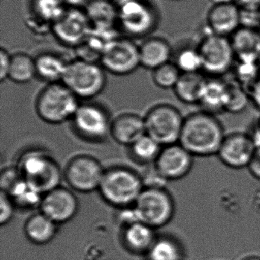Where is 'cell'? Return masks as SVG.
Masks as SVG:
<instances>
[{
	"instance_id": "6da1fadb",
	"label": "cell",
	"mask_w": 260,
	"mask_h": 260,
	"mask_svg": "<svg viewBox=\"0 0 260 260\" xmlns=\"http://www.w3.org/2000/svg\"><path fill=\"white\" fill-rule=\"evenodd\" d=\"M225 136L217 117L200 111L185 117L179 144L193 156L208 157L217 154Z\"/></svg>"
},
{
	"instance_id": "7a4b0ae2",
	"label": "cell",
	"mask_w": 260,
	"mask_h": 260,
	"mask_svg": "<svg viewBox=\"0 0 260 260\" xmlns=\"http://www.w3.org/2000/svg\"><path fill=\"white\" fill-rule=\"evenodd\" d=\"M118 10V30L126 37L141 39L159 26V15L150 0H114Z\"/></svg>"
},
{
	"instance_id": "3957f363",
	"label": "cell",
	"mask_w": 260,
	"mask_h": 260,
	"mask_svg": "<svg viewBox=\"0 0 260 260\" xmlns=\"http://www.w3.org/2000/svg\"><path fill=\"white\" fill-rule=\"evenodd\" d=\"M79 99L62 82L48 83L36 102L38 115L49 124H61L72 120L80 106Z\"/></svg>"
},
{
	"instance_id": "277c9868",
	"label": "cell",
	"mask_w": 260,
	"mask_h": 260,
	"mask_svg": "<svg viewBox=\"0 0 260 260\" xmlns=\"http://www.w3.org/2000/svg\"><path fill=\"white\" fill-rule=\"evenodd\" d=\"M106 72L100 63L76 59L68 62L61 82L79 100H92L106 88Z\"/></svg>"
},
{
	"instance_id": "5b68a950",
	"label": "cell",
	"mask_w": 260,
	"mask_h": 260,
	"mask_svg": "<svg viewBox=\"0 0 260 260\" xmlns=\"http://www.w3.org/2000/svg\"><path fill=\"white\" fill-rule=\"evenodd\" d=\"M143 189L142 179L132 170L124 168L105 171L99 188L106 202L122 208L132 206Z\"/></svg>"
},
{
	"instance_id": "8992f818",
	"label": "cell",
	"mask_w": 260,
	"mask_h": 260,
	"mask_svg": "<svg viewBox=\"0 0 260 260\" xmlns=\"http://www.w3.org/2000/svg\"><path fill=\"white\" fill-rule=\"evenodd\" d=\"M138 221L155 228L168 224L175 214V203L164 187H147L133 205Z\"/></svg>"
},
{
	"instance_id": "52a82bcc",
	"label": "cell",
	"mask_w": 260,
	"mask_h": 260,
	"mask_svg": "<svg viewBox=\"0 0 260 260\" xmlns=\"http://www.w3.org/2000/svg\"><path fill=\"white\" fill-rule=\"evenodd\" d=\"M19 170L22 177L43 196L60 187V169L44 152L35 150L25 153L21 158Z\"/></svg>"
},
{
	"instance_id": "ba28073f",
	"label": "cell",
	"mask_w": 260,
	"mask_h": 260,
	"mask_svg": "<svg viewBox=\"0 0 260 260\" xmlns=\"http://www.w3.org/2000/svg\"><path fill=\"white\" fill-rule=\"evenodd\" d=\"M185 117L179 109L168 104L152 108L144 118L146 133L162 147L179 143Z\"/></svg>"
},
{
	"instance_id": "9c48e42d",
	"label": "cell",
	"mask_w": 260,
	"mask_h": 260,
	"mask_svg": "<svg viewBox=\"0 0 260 260\" xmlns=\"http://www.w3.org/2000/svg\"><path fill=\"white\" fill-rule=\"evenodd\" d=\"M202 71L211 77H220L231 71L236 60L231 38L208 32L198 45Z\"/></svg>"
},
{
	"instance_id": "30bf717a",
	"label": "cell",
	"mask_w": 260,
	"mask_h": 260,
	"mask_svg": "<svg viewBox=\"0 0 260 260\" xmlns=\"http://www.w3.org/2000/svg\"><path fill=\"white\" fill-rule=\"evenodd\" d=\"M100 63L113 75H129L141 67L139 45L130 38L118 36L107 45Z\"/></svg>"
},
{
	"instance_id": "8fae6325",
	"label": "cell",
	"mask_w": 260,
	"mask_h": 260,
	"mask_svg": "<svg viewBox=\"0 0 260 260\" xmlns=\"http://www.w3.org/2000/svg\"><path fill=\"white\" fill-rule=\"evenodd\" d=\"M92 28L84 9L67 8L51 32L62 45L75 48L86 40Z\"/></svg>"
},
{
	"instance_id": "7c38bea8",
	"label": "cell",
	"mask_w": 260,
	"mask_h": 260,
	"mask_svg": "<svg viewBox=\"0 0 260 260\" xmlns=\"http://www.w3.org/2000/svg\"><path fill=\"white\" fill-rule=\"evenodd\" d=\"M104 174L101 164L88 156L74 158L65 171V177L70 186L83 193L99 190Z\"/></svg>"
},
{
	"instance_id": "4fadbf2b",
	"label": "cell",
	"mask_w": 260,
	"mask_h": 260,
	"mask_svg": "<svg viewBox=\"0 0 260 260\" xmlns=\"http://www.w3.org/2000/svg\"><path fill=\"white\" fill-rule=\"evenodd\" d=\"M76 131L91 141H102L110 133L111 124L106 111L96 104H80L72 118Z\"/></svg>"
},
{
	"instance_id": "5bb4252c",
	"label": "cell",
	"mask_w": 260,
	"mask_h": 260,
	"mask_svg": "<svg viewBox=\"0 0 260 260\" xmlns=\"http://www.w3.org/2000/svg\"><path fill=\"white\" fill-rule=\"evenodd\" d=\"M194 156L179 143L164 147L154 168L166 181L183 179L191 172Z\"/></svg>"
},
{
	"instance_id": "9a60e30c",
	"label": "cell",
	"mask_w": 260,
	"mask_h": 260,
	"mask_svg": "<svg viewBox=\"0 0 260 260\" xmlns=\"http://www.w3.org/2000/svg\"><path fill=\"white\" fill-rule=\"evenodd\" d=\"M256 145L250 135L232 133L226 135L217 156L222 164L234 170L248 167Z\"/></svg>"
},
{
	"instance_id": "2e32d148",
	"label": "cell",
	"mask_w": 260,
	"mask_h": 260,
	"mask_svg": "<svg viewBox=\"0 0 260 260\" xmlns=\"http://www.w3.org/2000/svg\"><path fill=\"white\" fill-rule=\"evenodd\" d=\"M208 32L231 37L242 27V10L234 0L214 3L206 16Z\"/></svg>"
},
{
	"instance_id": "e0dca14e",
	"label": "cell",
	"mask_w": 260,
	"mask_h": 260,
	"mask_svg": "<svg viewBox=\"0 0 260 260\" xmlns=\"http://www.w3.org/2000/svg\"><path fill=\"white\" fill-rule=\"evenodd\" d=\"M41 212L56 223H66L77 214L78 201L74 193L65 188H58L44 194Z\"/></svg>"
},
{
	"instance_id": "ac0fdd59",
	"label": "cell",
	"mask_w": 260,
	"mask_h": 260,
	"mask_svg": "<svg viewBox=\"0 0 260 260\" xmlns=\"http://www.w3.org/2000/svg\"><path fill=\"white\" fill-rule=\"evenodd\" d=\"M62 0H32L28 24L36 33L52 31L53 25L66 10Z\"/></svg>"
},
{
	"instance_id": "d6986e66",
	"label": "cell",
	"mask_w": 260,
	"mask_h": 260,
	"mask_svg": "<svg viewBox=\"0 0 260 260\" xmlns=\"http://www.w3.org/2000/svg\"><path fill=\"white\" fill-rule=\"evenodd\" d=\"M141 67L154 71L156 68L171 62L173 48L166 39L152 37L139 45Z\"/></svg>"
},
{
	"instance_id": "ffe728a7",
	"label": "cell",
	"mask_w": 260,
	"mask_h": 260,
	"mask_svg": "<svg viewBox=\"0 0 260 260\" xmlns=\"http://www.w3.org/2000/svg\"><path fill=\"white\" fill-rule=\"evenodd\" d=\"M110 134L118 144L131 147L147 134L144 118L135 114H123L111 124Z\"/></svg>"
},
{
	"instance_id": "44dd1931",
	"label": "cell",
	"mask_w": 260,
	"mask_h": 260,
	"mask_svg": "<svg viewBox=\"0 0 260 260\" xmlns=\"http://www.w3.org/2000/svg\"><path fill=\"white\" fill-rule=\"evenodd\" d=\"M236 59L255 63L260 57V33L252 27L242 26L231 37Z\"/></svg>"
},
{
	"instance_id": "7402d4cb",
	"label": "cell",
	"mask_w": 260,
	"mask_h": 260,
	"mask_svg": "<svg viewBox=\"0 0 260 260\" xmlns=\"http://www.w3.org/2000/svg\"><path fill=\"white\" fill-rule=\"evenodd\" d=\"M83 9L92 28H118V10L114 0H89Z\"/></svg>"
},
{
	"instance_id": "603a6c76",
	"label": "cell",
	"mask_w": 260,
	"mask_h": 260,
	"mask_svg": "<svg viewBox=\"0 0 260 260\" xmlns=\"http://www.w3.org/2000/svg\"><path fill=\"white\" fill-rule=\"evenodd\" d=\"M228 84L219 77L207 79L199 106L204 112L216 114L225 111Z\"/></svg>"
},
{
	"instance_id": "cb8c5ba5",
	"label": "cell",
	"mask_w": 260,
	"mask_h": 260,
	"mask_svg": "<svg viewBox=\"0 0 260 260\" xmlns=\"http://www.w3.org/2000/svg\"><path fill=\"white\" fill-rule=\"evenodd\" d=\"M153 230L142 222L127 225L123 234L124 244L135 253H147L156 240Z\"/></svg>"
},
{
	"instance_id": "d4e9b609",
	"label": "cell",
	"mask_w": 260,
	"mask_h": 260,
	"mask_svg": "<svg viewBox=\"0 0 260 260\" xmlns=\"http://www.w3.org/2000/svg\"><path fill=\"white\" fill-rule=\"evenodd\" d=\"M207 79L201 73L182 74L173 89L176 98L185 104H199Z\"/></svg>"
},
{
	"instance_id": "484cf974",
	"label": "cell",
	"mask_w": 260,
	"mask_h": 260,
	"mask_svg": "<svg viewBox=\"0 0 260 260\" xmlns=\"http://www.w3.org/2000/svg\"><path fill=\"white\" fill-rule=\"evenodd\" d=\"M35 60L37 77L48 83L62 81L68 62L61 56L54 53H43L38 55Z\"/></svg>"
},
{
	"instance_id": "4316f807",
	"label": "cell",
	"mask_w": 260,
	"mask_h": 260,
	"mask_svg": "<svg viewBox=\"0 0 260 260\" xmlns=\"http://www.w3.org/2000/svg\"><path fill=\"white\" fill-rule=\"evenodd\" d=\"M25 231L27 237L32 243L45 244L55 237L57 223L40 212L28 219L25 223Z\"/></svg>"
},
{
	"instance_id": "83f0119b",
	"label": "cell",
	"mask_w": 260,
	"mask_h": 260,
	"mask_svg": "<svg viewBox=\"0 0 260 260\" xmlns=\"http://www.w3.org/2000/svg\"><path fill=\"white\" fill-rule=\"evenodd\" d=\"M36 77L37 74L35 58L25 53H16L12 55L9 80L18 84H25Z\"/></svg>"
},
{
	"instance_id": "f1b7e54d",
	"label": "cell",
	"mask_w": 260,
	"mask_h": 260,
	"mask_svg": "<svg viewBox=\"0 0 260 260\" xmlns=\"http://www.w3.org/2000/svg\"><path fill=\"white\" fill-rule=\"evenodd\" d=\"M147 254L149 260H182L183 249L176 239L164 237L156 239Z\"/></svg>"
},
{
	"instance_id": "f546056e",
	"label": "cell",
	"mask_w": 260,
	"mask_h": 260,
	"mask_svg": "<svg viewBox=\"0 0 260 260\" xmlns=\"http://www.w3.org/2000/svg\"><path fill=\"white\" fill-rule=\"evenodd\" d=\"M7 194L14 204L23 208H32L37 205L40 207L44 196L23 177Z\"/></svg>"
},
{
	"instance_id": "4dcf8cb0",
	"label": "cell",
	"mask_w": 260,
	"mask_h": 260,
	"mask_svg": "<svg viewBox=\"0 0 260 260\" xmlns=\"http://www.w3.org/2000/svg\"><path fill=\"white\" fill-rule=\"evenodd\" d=\"M130 147L135 159L140 162L148 164L155 162L164 147L146 134Z\"/></svg>"
},
{
	"instance_id": "1f68e13d",
	"label": "cell",
	"mask_w": 260,
	"mask_h": 260,
	"mask_svg": "<svg viewBox=\"0 0 260 260\" xmlns=\"http://www.w3.org/2000/svg\"><path fill=\"white\" fill-rule=\"evenodd\" d=\"M175 64L182 74L201 73L202 71V62L200 53L197 48H182L175 57Z\"/></svg>"
},
{
	"instance_id": "d6a6232c",
	"label": "cell",
	"mask_w": 260,
	"mask_h": 260,
	"mask_svg": "<svg viewBox=\"0 0 260 260\" xmlns=\"http://www.w3.org/2000/svg\"><path fill=\"white\" fill-rule=\"evenodd\" d=\"M182 73L173 62H169L153 71L152 78L157 87L173 89L177 84Z\"/></svg>"
},
{
	"instance_id": "836d02e7",
	"label": "cell",
	"mask_w": 260,
	"mask_h": 260,
	"mask_svg": "<svg viewBox=\"0 0 260 260\" xmlns=\"http://www.w3.org/2000/svg\"><path fill=\"white\" fill-rule=\"evenodd\" d=\"M250 100V95L241 85L228 84L225 112L240 113L243 112Z\"/></svg>"
},
{
	"instance_id": "e575fe53",
	"label": "cell",
	"mask_w": 260,
	"mask_h": 260,
	"mask_svg": "<svg viewBox=\"0 0 260 260\" xmlns=\"http://www.w3.org/2000/svg\"><path fill=\"white\" fill-rule=\"evenodd\" d=\"M14 202L11 198L1 191L0 194V223L1 225L7 224L11 220L14 214Z\"/></svg>"
},
{
	"instance_id": "d590c367",
	"label": "cell",
	"mask_w": 260,
	"mask_h": 260,
	"mask_svg": "<svg viewBox=\"0 0 260 260\" xmlns=\"http://www.w3.org/2000/svg\"><path fill=\"white\" fill-rule=\"evenodd\" d=\"M22 178V176L19 170L7 169V170H4L2 172V176H1L2 191L6 193L10 192V190Z\"/></svg>"
},
{
	"instance_id": "8d00e7d4",
	"label": "cell",
	"mask_w": 260,
	"mask_h": 260,
	"mask_svg": "<svg viewBox=\"0 0 260 260\" xmlns=\"http://www.w3.org/2000/svg\"><path fill=\"white\" fill-rule=\"evenodd\" d=\"M12 55L5 48L0 50V81L1 83L9 78Z\"/></svg>"
},
{
	"instance_id": "74e56055",
	"label": "cell",
	"mask_w": 260,
	"mask_h": 260,
	"mask_svg": "<svg viewBox=\"0 0 260 260\" xmlns=\"http://www.w3.org/2000/svg\"><path fill=\"white\" fill-rule=\"evenodd\" d=\"M249 173L255 179L260 180V146L256 147L253 156L247 167Z\"/></svg>"
},
{
	"instance_id": "f35d334b",
	"label": "cell",
	"mask_w": 260,
	"mask_h": 260,
	"mask_svg": "<svg viewBox=\"0 0 260 260\" xmlns=\"http://www.w3.org/2000/svg\"><path fill=\"white\" fill-rule=\"evenodd\" d=\"M249 95H250L251 101L253 103L255 107L260 109V78L256 80V81L254 83Z\"/></svg>"
},
{
	"instance_id": "ab89813d",
	"label": "cell",
	"mask_w": 260,
	"mask_h": 260,
	"mask_svg": "<svg viewBox=\"0 0 260 260\" xmlns=\"http://www.w3.org/2000/svg\"><path fill=\"white\" fill-rule=\"evenodd\" d=\"M234 1L240 6V8L243 7L247 10L256 9L258 6H260V0H234Z\"/></svg>"
},
{
	"instance_id": "60d3db41",
	"label": "cell",
	"mask_w": 260,
	"mask_h": 260,
	"mask_svg": "<svg viewBox=\"0 0 260 260\" xmlns=\"http://www.w3.org/2000/svg\"><path fill=\"white\" fill-rule=\"evenodd\" d=\"M89 0H62L67 8H84Z\"/></svg>"
},
{
	"instance_id": "b9f144b4",
	"label": "cell",
	"mask_w": 260,
	"mask_h": 260,
	"mask_svg": "<svg viewBox=\"0 0 260 260\" xmlns=\"http://www.w3.org/2000/svg\"><path fill=\"white\" fill-rule=\"evenodd\" d=\"M243 260H260L259 257L257 256H251L248 257V258H244Z\"/></svg>"
},
{
	"instance_id": "7bdbcfd3",
	"label": "cell",
	"mask_w": 260,
	"mask_h": 260,
	"mask_svg": "<svg viewBox=\"0 0 260 260\" xmlns=\"http://www.w3.org/2000/svg\"><path fill=\"white\" fill-rule=\"evenodd\" d=\"M221 1H228V0H217V1H215V3L221 2Z\"/></svg>"
}]
</instances>
